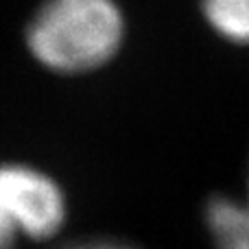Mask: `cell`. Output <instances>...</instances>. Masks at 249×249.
<instances>
[{
    "instance_id": "obj_5",
    "label": "cell",
    "mask_w": 249,
    "mask_h": 249,
    "mask_svg": "<svg viewBox=\"0 0 249 249\" xmlns=\"http://www.w3.org/2000/svg\"><path fill=\"white\" fill-rule=\"evenodd\" d=\"M64 249H136V247L127 245V243L109 241V238H90V241L72 243V245H68Z\"/></svg>"
},
{
    "instance_id": "obj_2",
    "label": "cell",
    "mask_w": 249,
    "mask_h": 249,
    "mask_svg": "<svg viewBox=\"0 0 249 249\" xmlns=\"http://www.w3.org/2000/svg\"><path fill=\"white\" fill-rule=\"evenodd\" d=\"M66 221V197L57 181L24 164L0 166V249L18 238L46 241Z\"/></svg>"
},
{
    "instance_id": "obj_1",
    "label": "cell",
    "mask_w": 249,
    "mask_h": 249,
    "mask_svg": "<svg viewBox=\"0 0 249 249\" xmlns=\"http://www.w3.org/2000/svg\"><path fill=\"white\" fill-rule=\"evenodd\" d=\"M124 39V16L116 0H46L26 31L33 57L64 74L105 66Z\"/></svg>"
},
{
    "instance_id": "obj_3",
    "label": "cell",
    "mask_w": 249,
    "mask_h": 249,
    "mask_svg": "<svg viewBox=\"0 0 249 249\" xmlns=\"http://www.w3.org/2000/svg\"><path fill=\"white\" fill-rule=\"evenodd\" d=\"M206 223L216 249H249V179L243 199L216 195L208 201Z\"/></svg>"
},
{
    "instance_id": "obj_4",
    "label": "cell",
    "mask_w": 249,
    "mask_h": 249,
    "mask_svg": "<svg viewBox=\"0 0 249 249\" xmlns=\"http://www.w3.org/2000/svg\"><path fill=\"white\" fill-rule=\"evenodd\" d=\"M201 11L223 39L249 46V0H201Z\"/></svg>"
}]
</instances>
